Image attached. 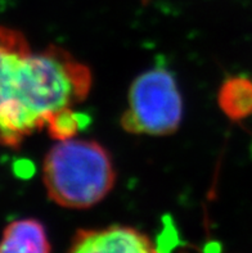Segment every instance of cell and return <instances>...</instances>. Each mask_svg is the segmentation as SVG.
Returning a JSON list of instances; mask_svg holds the SVG:
<instances>
[{
	"label": "cell",
	"instance_id": "cell-1",
	"mask_svg": "<svg viewBox=\"0 0 252 253\" xmlns=\"http://www.w3.org/2000/svg\"><path fill=\"white\" fill-rule=\"evenodd\" d=\"M89 67L50 45L32 53L22 32L0 26V145L18 148L50 116L88 98Z\"/></svg>",
	"mask_w": 252,
	"mask_h": 253
},
{
	"label": "cell",
	"instance_id": "cell-7",
	"mask_svg": "<svg viewBox=\"0 0 252 253\" xmlns=\"http://www.w3.org/2000/svg\"><path fill=\"white\" fill-rule=\"evenodd\" d=\"M89 121V117L85 113L76 112L74 107H71L61 109L50 116L45 127L51 139L61 141L74 138L77 132L88 126Z\"/></svg>",
	"mask_w": 252,
	"mask_h": 253
},
{
	"label": "cell",
	"instance_id": "cell-9",
	"mask_svg": "<svg viewBox=\"0 0 252 253\" xmlns=\"http://www.w3.org/2000/svg\"><path fill=\"white\" fill-rule=\"evenodd\" d=\"M251 156H252V143H251Z\"/></svg>",
	"mask_w": 252,
	"mask_h": 253
},
{
	"label": "cell",
	"instance_id": "cell-8",
	"mask_svg": "<svg viewBox=\"0 0 252 253\" xmlns=\"http://www.w3.org/2000/svg\"><path fill=\"white\" fill-rule=\"evenodd\" d=\"M141 1H142V4H143V5H148V4L152 3L153 0H141Z\"/></svg>",
	"mask_w": 252,
	"mask_h": 253
},
{
	"label": "cell",
	"instance_id": "cell-3",
	"mask_svg": "<svg viewBox=\"0 0 252 253\" xmlns=\"http://www.w3.org/2000/svg\"><path fill=\"white\" fill-rule=\"evenodd\" d=\"M120 124L129 134L165 136L182 124L183 100L174 75L156 66L135 79Z\"/></svg>",
	"mask_w": 252,
	"mask_h": 253
},
{
	"label": "cell",
	"instance_id": "cell-4",
	"mask_svg": "<svg viewBox=\"0 0 252 253\" xmlns=\"http://www.w3.org/2000/svg\"><path fill=\"white\" fill-rule=\"evenodd\" d=\"M68 253H160L142 231L112 225L103 229L76 231Z\"/></svg>",
	"mask_w": 252,
	"mask_h": 253
},
{
	"label": "cell",
	"instance_id": "cell-5",
	"mask_svg": "<svg viewBox=\"0 0 252 253\" xmlns=\"http://www.w3.org/2000/svg\"><path fill=\"white\" fill-rule=\"evenodd\" d=\"M0 253H50L47 229L35 218L12 221L3 231Z\"/></svg>",
	"mask_w": 252,
	"mask_h": 253
},
{
	"label": "cell",
	"instance_id": "cell-2",
	"mask_svg": "<svg viewBox=\"0 0 252 253\" xmlns=\"http://www.w3.org/2000/svg\"><path fill=\"white\" fill-rule=\"evenodd\" d=\"M43 181L55 205L86 210L113 189L116 172L104 147L94 140L67 139L49 149L43 164Z\"/></svg>",
	"mask_w": 252,
	"mask_h": 253
},
{
	"label": "cell",
	"instance_id": "cell-6",
	"mask_svg": "<svg viewBox=\"0 0 252 253\" xmlns=\"http://www.w3.org/2000/svg\"><path fill=\"white\" fill-rule=\"evenodd\" d=\"M219 107L232 121H243L252 116V80L247 76H230L221 84Z\"/></svg>",
	"mask_w": 252,
	"mask_h": 253
}]
</instances>
